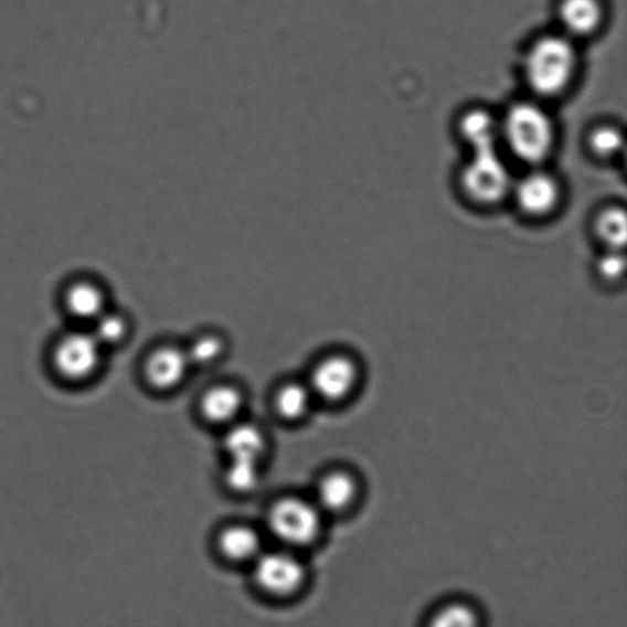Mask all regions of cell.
Returning a JSON list of instances; mask_svg holds the SVG:
<instances>
[{"label":"cell","mask_w":627,"mask_h":627,"mask_svg":"<svg viewBox=\"0 0 627 627\" xmlns=\"http://www.w3.org/2000/svg\"><path fill=\"white\" fill-rule=\"evenodd\" d=\"M554 123L539 105H512L500 119V144L521 163L541 167L555 149Z\"/></svg>","instance_id":"1"},{"label":"cell","mask_w":627,"mask_h":627,"mask_svg":"<svg viewBox=\"0 0 627 627\" xmlns=\"http://www.w3.org/2000/svg\"><path fill=\"white\" fill-rule=\"evenodd\" d=\"M325 513L312 499L285 496L266 511V529L284 548L307 549L316 544L323 529Z\"/></svg>","instance_id":"2"},{"label":"cell","mask_w":627,"mask_h":627,"mask_svg":"<svg viewBox=\"0 0 627 627\" xmlns=\"http://www.w3.org/2000/svg\"><path fill=\"white\" fill-rule=\"evenodd\" d=\"M513 181L499 149L470 152L460 172L464 195L480 208L497 206L510 198Z\"/></svg>","instance_id":"3"},{"label":"cell","mask_w":627,"mask_h":627,"mask_svg":"<svg viewBox=\"0 0 627 627\" xmlns=\"http://www.w3.org/2000/svg\"><path fill=\"white\" fill-rule=\"evenodd\" d=\"M106 350L87 328L72 327L55 336L50 347L53 372L66 382H85L99 372Z\"/></svg>","instance_id":"4"},{"label":"cell","mask_w":627,"mask_h":627,"mask_svg":"<svg viewBox=\"0 0 627 627\" xmlns=\"http://www.w3.org/2000/svg\"><path fill=\"white\" fill-rule=\"evenodd\" d=\"M575 52L567 40L548 36L533 44L525 57L524 71L536 94L562 93L574 72Z\"/></svg>","instance_id":"5"},{"label":"cell","mask_w":627,"mask_h":627,"mask_svg":"<svg viewBox=\"0 0 627 627\" xmlns=\"http://www.w3.org/2000/svg\"><path fill=\"white\" fill-rule=\"evenodd\" d=\"M257 588L274 598L298 595L308 581V568L294 549L264 551L251 565Z\"/></svg>","instance_id":"6"},{"label":"cell","mask_w":627,"mask_h":627,"mask_svg":"<svg viewBox=\"0 0 627 627\" xmlns=\"http://www.w3.org/2000/svg\"><path fill=\"white\" fill-rule=\"evenodd\" d=\"M361 375V365L352 354L331 351L314 362L306 382L317 401L339 405L354 394Z\"/></svg>","instance_id":"7"},{"label":"cell","mask_w":627,"mask_h":627,"mask_svg":"<svg viewBox=\"0 0 627 627\" xmlns=\"http://www.w3.org/2000/svg\"><path fill=\"white\" fill-rule=\"evenodd\" d=\"M59 306L74 327L88 328L114 305L110 290L103 279L83 273L72 275L62 284Z\"/></svg>","instance_id":"8"},{"label":"cell","mask_w":627,"mask_h":627,"mask_svg":"<svg viewBox=\"0 0 627 627\" xmlns=\"http://www.w3.org/2000/svg\"><path fill=\"white\" fill-rule=\"evenodd\" d=\"M510 198L523 216L543 220L555 214L562 204L563 188L543 166L532 167L528 173L514 179Z\"/></svg>","instance_id":"9"},{"label":"cell","mask_w":627,"mask_h":627,"mask_svg":"<svg viewBox=\"0 0 627 627\" xmlns=\"http://www.w3.org/2000/svg\"><path fill=\"white\" fill-rule=\"evenodd\" d=\"M192 371L184 344L176 342L155 344L141 363L145 383L157 392L178 389Z\"/></svg>","instance_id":"10"},{"label":"cell","mask_w":627,"mask_h":627,"mask_svg":"<svg viewBox=\"0 0 627 627\" xmlns=\"http://www.w3.org/2000/svg\"><path fill=\"white\" fill-rule=\"evenodd\" d=\"M360 496V480L351 470L336 468L328 470L318 479L312 500L327 517V514L349 512Z\"/></svg>","instance_id":"11"},{"label":"cell","mask_w":627,"mask_h":627,"mask_svg":"<svg viewBox=\"0 0 627 627\" xmlns=\"http://www.w3.org/2000/svg\"><path fill=\"white\" fill-rule=\"evenodd\" d=\"M243 390L234 384L220 383L204 391L199 400V413L208 424L227 428L242 419L245 406Z\"/></svg>","instance_id":"12"},{"label":"cell","mask_w":627,"mask_h":627,"mask_svg":"<svg viewBox=\"0 0 627 627\" xmlns=\"http://www.w3.org/2000/svg\"><path fill=\"white\" fill-rule=\"evenodd\" d=\"M219 554L232 564L252 565L264 551L263 535L246 523H230L216 535Z\"/></svg>","instance_id":"13"},{"label":"cell","mask_w":627,"mask_h":627,"mask_svg":"<svg viewBox=\"0 0 627 627\" xmlns=\"http://www.w3.org/2000/svg\"><path fill=\"white\" fill-rule=\"evenodd\" d=\"M222 446L227 460L264 463L268 451L266 433L259 425L242 419L226 428Z\"/></svg>","instance_id":"14"},{"label":"cell","mask_w":627,"mask_h":627,"mask_svg":"<svg viewBox=\"0 0 627 627\" xmlns=\"http://www.w3.org/2000/svg\"><path fill=\"white\" fill-rule=\"evenodd\" d=\"M317 402L306 380H287L277 386L273 398L276 416L287 423L307 419Z\"/></svg>","instance_id":"15"},{"label":"cell","mask_w":627,"mask_h":627,"mask_svg":"<svg viewBox=\"0 0 627 627\" xmlns=\"http://www.w3.org/2000/svg\"><path fill=\"white\" fill-rule=\"evenodd\" d=\"M470 152L499 149L500 119L485 109L468 110L458 125Z\"/></svg>","instance_id":"16"},{"label":"cell","mask_w":627,"mask_h":627,"mask_svg":"<svg viewBox=\"0 0 627 627\" xmlns=\"http://www.w3.org/2000/svg\"><path fill=\"white\" fill-rule=\"evenodd\" d=\"M190 364L193 369H206L225 360L230 350L226 334L215 329L198 331L184 343Z\"/></svg>","instance_id":"17"},{"label":"cell","mask_w":627,"mask_h":627,"mask_svg":"<svg viewBox=\"0 0 627 627\" xmlns=\"http://www.w3.org/2000/svg\"><path fill=\"white\" fill-rule=\"evenodd\" d=\"M106 352L120 349L129 342L134 322L126 310L110 306L87 328Z\"/></svg>","instance_id":"18"},{"label":"cell","mask_w":627,"mask_h":627,"mask_svg":"<svg viewBox=\"0 0 627 627\" xmlns=\"http://www.w3.org/2000/svg\"><path fill=\"white\" fill-rule=\"evenodd\" d=\"M598 241L606 249L624 251L627 241V215L623 206L602 209L593 221Z\"/></svg>","instance_id":"19"},{"label":"cell","mask_w":627,"mask_h":627,"mask_svg":"<svg viewBox=\"0 0 627 627\" xmlns=\"http://www.w3.org/2000/svg\"><path fill=\"white\" fill-rule=\"evenodd\" d=\"M263 464L256 461L227 460L223 469V485L237 496L253 495L263 481Z\"/></svg>","instance_id":"20"},{"label":"cell","mask_w":627,"mask_h":627,"mask_svg":"<svg viewBox=\"0 0 627 627\" xmlns=\"http://www.w3.org/2000/svg\"><path fill=\"white\" fill-rule=\"evenodd\" d=\"M601 8L597 0H564L560 7V19L564 28L574 35H586L598 25Z\"/></svg>","instance_id":"21"},{"label":"cell","mask_w":627,"mask_h":627,"mask_svg":"<svg viewBox=\"0 0 627 627\" xmlns=\"http://www.w3.org/2000/svg\"><path fill=\"white\" fill-rule=\"evenodd\" d=\"M587 147L599 160H614L625 148L624 132L614 126H599L588 136Z\"/></svg>","instance_id":"22"},{"label":"cell","mask_w":627,"mask_h":627,"mask_svg":"<svg viewBox=\"0 0 627 627\" xmlns=\"http://www.w3.org/2000/svg\"><path fill=\"white\" fill-rule=\"evenodd\" d=\"M479 623V613L466 602L446 603L431 617V625L438 627H469Z\"/></svg>","instance_id":"23"},{"label":"cell","mask_w":627,"mask_h":627,"mask_svg":"<svg viewBox=\"0 0 627 627\" xmlns=\"http://www.w3.org/2000/svg\"><path fill=\"white\" fill-rule=\"evenodd\" d=\"M595 270L602 281L619 284L626 274V257L624 251L606 249L598 256Z\"/></svg>","instance_id":"24"}]
</instances>
